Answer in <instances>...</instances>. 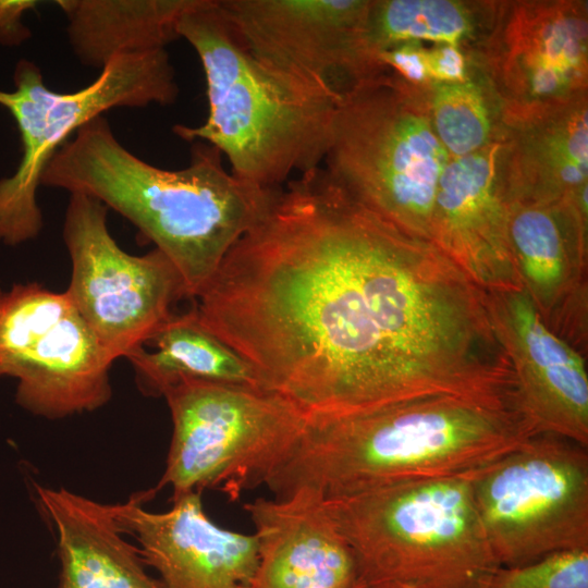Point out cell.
Instances as JSON below:
<instances>
[{"instance_id": "1", "label": "cell", "mask_w": 588, "mask_h": 588, "mask_svg": "<svg viewBox=\"0 0 588 588\" xmlns=\"http://www.w3.org/2000/svg\"><path fill=\"white\" fill-rule=\"evenodd\" d=\"M196 301L199 322L307 421L475 393L500 356L488 293L322 167L277 189Z\"/></svg>"}, {"instance_id": "2", "label": "cell", "mask_w": 588, "mask_h": 588, "mask_svg": "<svg viewBox=\"0 0 588 588\" xmlns=\"http://www.w3.org/2000/svg\"><path fill=\"white\" fill-rule=\"evenodd\" d=\"M40 185L90 196L126 218L173 265L185 297L195 299L277 191L226 171L219 149L204 142L193 143L183 169L152 166L127 150L102 115L56 151Z\"/></svg>"}, {"instance_id": "3", "label": "cell", "mask_w": 588, "mask_h": 588, "mask_svg": "<svg viewBox=\"0 0 588 588\" xmlns=\"http://www.w3.org/2000/svg\"><path fill=\"white\" fill-rule=\"evenodd\" d=\"M516 390L436 394L348 417L307 421L267 487L275 498L311 487L324 498L466 474L537 434Z\"/></svg>"}, {"instance_id": "4", "label": "cell", "mask_w": 588, "mask_h": 588, "mask_svg": "<svg viewBox=\"0 0 588 588\" xmlns=\"http://www.w3.org/2000/svg\"><path fill=\"white\" fill-rule=\"evenodd\" d=\"M177 33L201 62L209 111L197 126L174 125L175 135L216 147L231 173L261 188H280L294 172L320 167L338 103L332 93L255 57L218 0H196Z\"/></svg>"}, {"instance_id": "5", "label": "cell", "mask_w": 588, "mask_h": 588, "mask_svg": "<svg viewBox=\"0 0 588 588\" xmlns=\"http://www.w3.org/2000/svg\"><path fill=\"white\" fill-rule=\"evenodd\" d=\"M470 471L324 498L364 588H490L501 566L474 504Z\"/></svg>"}, {"instance_id": "6", "label": "cell", "mask_w": 588, "mask_h": 588, "mask_svg": "<svg viewBox=\"0 0 588 588\" xmlns=\"http://www.w3.org/2000/svg\"><path fill=\"white\" fill-rule=\"evenodd\" d=\"M450 159L425 88L385 72L338 100L323 169L360 204L431 243L433 203Z\"/></svg>"}, {"instance_id": "7", "label": "cell", "mask_w": 588, "mask_h": 588, "mask_svg": "<svg viewBox=\"0 0 588 588\" xmlns=\"http://www.w3.org/2000/svg\"><path fill=\"white\" fill-rule=\"evenodd\" d=\"M172 419L164 471L152 489L172 499L215 488L232 500L267 485L305 431L306 417L257 385L184 380L162 395Z\"/></svg>"}, {"instance_id": "8", "label": "cell", "mask_w": 588, "mask_h": 588, "mask_svg": "<svg viewBox=\"0 0 588 588\" xmlns=\"http://www.w3.org/2000/svg\"><path fill=\"white\" fill-rule=\"evenodd\" d=\"M13 81V91L0 90V105L13 115L22 144L15 172L0 180V241L8 245L40 233L36 192L45 168L70 135L110 109L168 106L180 93L166 49L119 54L95 81L73 93L48 88L40 69L26 59L16 63Z\"/></svg>"}, {"instance_id": "9", "label": "cell", "mask_w": 588, "mask_h": 588, "mask_svg": "<svg viewBox=\"0 0 588 588\" xmlns=\"http://www.w3.org/2000/svg\"><path fill=\"white\" fill-rule=\"evenodd\" d=\"M587 448L537 433L469 473L474 504L500 566L588 549Z\"/></svg>"}, {"instance_id": "10", "label": "cell", "mask_w": 588, "mask_h": 588, "mask_svg": "<svg viewBox=\"0 0 588 588\" xmlns=\"http://www.w3.org/2000/svg\"><path fill=\"white\" fill-rule=\"evenodd\" d=\"M113 362L65 291L35 282L0 290V376L17 379L27 411L58 419L100 408Z\"/></svg>"}, {"instance_id": "11", "label": "cell", "mask_w": 588, "mask_h": 588, "mask_svg": "<svg viewBox=\"0 0 588 588\" xmlns=\"http://www.w3.org/2000/svg\"><path fill=\"white\" fill-rule=\"evenodd\" d=\"M107 209L90 196L70 194L62 232L71 260L65 292L115 360L140 346L185 295L160 250L137 256L119 246L107 225Z\"/></svg>"}, {"instance_id": "12", "label": "cell", "mask_w": 588, "mask_h": 588, "mask_svg": "<svg viewBox=\"0 0 588 588\" xmlns=\"http://www.w3.org/2000/svg\"><path fill=\"white\" fill-rule=\"evenodd\" d=\"M471 61L497 97L505 126L588 98L587 1H499Z\"/></svg>"}, {"instance_id": "13", "label": "cell", "mask_w": 588, "mask_h": 588, "mask_svg": "<svg viewBox=\"0 0 588 588\" xmlns=\"http://www.w3.org/2000/svg\"><path fill=\"white\" fill-rule=\"evenodd\" d=\"M370 0H218L259 60L338 100L353 86V50Z\"/></svg>"}, {"instance_id": "14", "label": "cell", "mask_w": 588, "mask_h": 588, "mask_svg": "<svg viewBox=\"0 0 588 588\" xmlns=\"http://www.w3.org/2000/svg\"><path fill=\"white\" fill-rule=\"evenodd\" d=\"M505 133L470 155L451 157L432 210L431 243L488 293L523 290L510 243Z\"/></svg>"}, {"instance_id": "15", "label": "cell", "mask_w": 588, "mask_h": 588, "mask_svg": "<svg viewBox=\"0 0 588 588\" xmlns=\"http://www.w3.org/2000/svg\"><path fill=\"white\" fill-rule=\"evenodd\" d=\"M588 185L554 204L513 203L510 243L546 326L581 354L587 341Z\"/></svg>"}, {"instance_id": "16", "label": "cell", "mask_w": 588, "mask_h": 588, "mask_svg": "<svg viewBox=\"0 0 588 588\" xmlns=\"http://www.w3.org/2000/svg\"><path fill=\"white\" fill-rule=\"evenodd\" d=\"M154 495L151 489L136 493L111 510L157 572L159 588L249 587L258 561L254 534L217 525L204 511L200 492L172 499L164 512L144 507Z\"/></svg>"}, {"instance_id": "17", "label": "cell", "mask_w": 588, "mask_h": 588, "mask_svg": "<svg viewBox=\"0 0 588 588\" xmlns=\"http://www.w3.org/2000/svg\"><path fill=\"white\" fill-rule=\"evenodd\" d=\"M489 294L526 417L538 433L588 446V375L581 353L546 326L524 290Z\"/></svg>"}, {"instance_id": "18", "label": "cell", "mask_w": 588, "mask_h": 588, "mask_svg": "<svg viewBox=\"0 0 588 588\" xmlns=\"http://www.w3.org/2000/svg\"><path fill=\"white\" fill-rule=\"evenodd\" d=\"M244 510L258 542L248 588H364L354 553L318 489L258 498Z\"/></svg>"}, {"instance_id": "19", "label": "cell", "mask_w": 588, "mask_h": 588, "mask_svg": "<svg viewBox=\"0 0 588 588\" xmlns=\"http://www.w3.org/2000/svg\"><path fill=\"white\" fill-rule=\"evenodd\" d=\"M57 536V588H159L137 546L125 539L111 504L64 488L36 487Z\"/></svg>"}, {"instance_id": "20", "label": "cell", "mask_w": 588, "mask_h": 588, "mask_svg": "<svg viewBox=\"0 0 588 588\" xmlns=\"http://www.w3.org/2000/svg\"><path fill=\"white\" fill-rule=\"evenodd\" d=\"M505 127L513 203L554 204L588 184V98Z\"/></svg>"}, {"instance_id": "21", "label": "cell", "mask_w": 588, "mask_h": 588, "mask_svg": "<svg viewBox=\"0 0 588 588\" xmlns=\"http://www.w3.org/2000/svg\"><path fill=\"white\" fill-rule=\"evenodd\" d=\"M499 1L370 0L354 45L355 64L367 74L381 70L375 57L406 41L457 47L470 59L490 32Z\"/></svg>"}, {"instance_id": "22", "label": "cell", "mask_w": 588, "mask_h": 588, "mask_svg": "<svg viewBox=\"0 0 588 588\" xmlns=\"http://www.w3.org/2000/svg\"><path fill=\"white\" fill-rule=\"evenodd\" d=\"M196 0H57L78 61L103 69L122 53L166 47L179 39L177 24Z\"/></svg>"}, {"instance_id": "23", "label": "cell", "mask_w": 588, "mask_h": 588, "mask_svg": "<svg viewBox=\"0 0 588 588\" xmlns=\"http://www.w3.org/2000/svg\"><path fill=\"white\" fill-rule=\"evenodd\" d=\"M127 358L143 393L162 396L184 380L261 387L252 366L209 332L195 310L171 314Z\"/></svg>"}, {"instance_id": "24", "label": "cell", "mask_w": 588, "mask_h": 588, "mask_svg": "<svg viewBox=\"0 0 588 588\" xmlns=\"http://www.w3.org/2000/svg\"><path fill=\"white\" fill-rule=\"evenodd\" d=\"M425 91L433 131L451 157L481 149L505 128L497 97L476 66L464 82L434 83Z\"/></svg>"}, {"instance_id": "25", "label": "cell", "mask_w": 588, "mask_h": 588, "mask_svg": "<svg viewBox=\"0 0 588 588\" xmlns=\"http://www.w3.org/2000/svg\"><path fill=\"white\" fill-rule=\"evenodd\" d=\"M490 588H588V549L555 552L523 566H501Z\"/></svg>"}, {"instance_id": "26", "label": "cell", "mask_w": 588, "mask_h": 588, "mask_svg": "<svg viewBox=\"0 0 588 588\" xmlns=\"http://www.w3.org/2000/svg\"><path fill=\"white\" fill-rule=\"evenodd\" d=\"M375 62L381 71L412 86L427 88L432 84L428 48L421 41H406L391 47L376 54Z\"/></svg>"}, {"instance_id": "27", "label": "cell", "mask_w": 588, "mask_h": 588, "mask_svg": "<svg viewBox=\"0 0 588 588\" xmlns=\"http://www.w3.org/2000/svg\"><path fill=\"white\" fill-rule=\"evenodd\" d=\"M428 61L432 84L464 82L475 71L470 57L451 45L434 44L428 48Z\"/></svg>"}, {"instance_id": "28", "label": "cell", "mask_w": 588, "mask_h": 588, "mask_svg": "<svg viewBox=\"0 0 588 588\" xmlns=\"http://www.w3.org/2000/svg\"><path fill=\"white\" fill-rule=\"evenodd\" d=\"M36 0H0V44L19 46L30 37L23 23L25 12L39 5Z\"/></svg>"}]
</instances>
